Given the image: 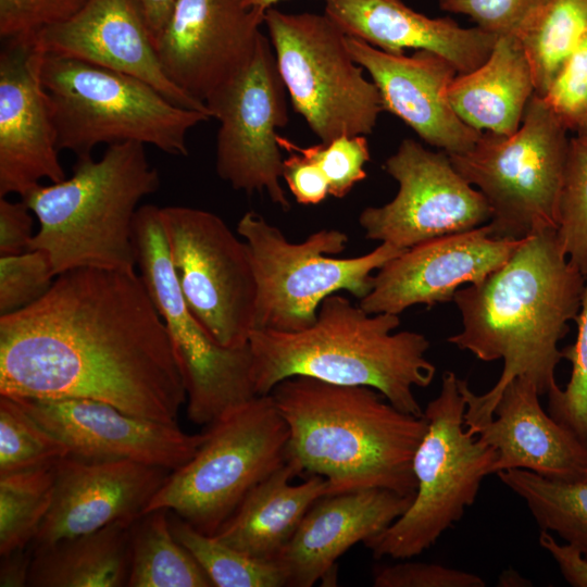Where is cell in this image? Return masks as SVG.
<instances>
[{
  "instance_id": "cell-15",
  "label": "cell",
  "mask_w": 587,
  "mask_h": 587,
  "mask_svg": "<svg viewBox=\"0 0 587 587\" xmlns=\"http://www.w3.org/2000/svg\"><path fill=\"white\" fill-rule=\"evenodd\" d=\"M384 168L398 183V191L388 203L361 212L359 223L367 239L405 250L490 220L486 199L463 178L445 151H432L407 138Z\"/></svg>"
},
{
  "instance_id": "cell-17",
  "label": "cell",
  "mask_w": 587,
  "mask_h": 587,
  "mask_svg": "<svg viewBox=\"0 0 587 587\" xmlns=\"http://www.w3.org/2000/svg\"><path fill=\"white\" fill-rule=\"evenodd\" d=\"M524 239L495 238L487 223L415 245L376 271L359 305L399 315L412 305L453 301L462 286L480 283L503 265Z\"/></svg>"
},
{
  "instance_id": "cell-34",
  "label": "cell",
  "mask_w": 587,
  "mask_h": 587,
  "mask_svg": "<svg viewBox=\"0 0 587 587\" xmlns=\"http://www.w3.org/2000/svg\"><path fill=\"white\" fill-rule=\"evenodd\" d=\"M67 455L66 445L17 399L0 395V475L54 465Z\"/></svg>"
},
{
  "instance_id": "cell-42",
  "label": "cell",
  "mask_w": 587,
  "mask_h": 587,
  "mask_svg": "<svg viewBox=\"0 0 587 587\" xmlns=\"http://www.w3.org/2000/svg\"><path fill=\"white\" fill-rule=\"evenodd\" d=\"M375 587H485L474 573L435 563L402 562L378 567L373 575Z\"/></svg>"
},
{
  "instance_id": "cell-41",
  "label": "cell",
  "mask_w": 587,
  "mask_h": 587,
  "mask_svg": "<svg viewBox=\"0 0 587 587\" xmlns=\"http://www.w3.org/2000/svg\"><path fill=\"white\" fill-rule=\"evenodd\" d=\"M88 1L0 0L1 39H32L40 29L70 18Z\"/></svg>"
},
{
  "instance_id": "cell-13",
  "label": "cell",
  "mask_w": 587,
  "mask_h": 587,
  "mask_svg": "<svg viewBox=\"0 0 587 587\" xmlns=\"http://www.w3.org/2000/svg\"><path fill=\"white\" fill-rule=\"evenodd\" d=\"M160 213L173 270L190 312L220 346H247L257 304L247 243L212 212L168 205Z\"/></svg>"
},
{
  "instance_id": "cell-1",
  "label": "cell",
  "mask_w": 587,
  "mask_h": 587,
  "mask_svg": "<svg viewBox=\"0 0 587 587\" xmlns=\"http://www.w3.org/2000/svg\"><path fill=\"white\" fill-rule=\"evenodd\" d=\"M0 395L90 399L174 424L187 396L165 324L137 273L59 274L0 316Z\"/></svg>"
},
{
  "instance_id": "cell-44",
  "label": "cell",
  "mask_w": 587,
  "mask_h": 587,
  "mask_svg": "<svg viewBox=\"0 0 587 587\" xmlns=\"http://www.w3.org/2000/svg\"><path fill=\"white\" fill-rule=\"evenodd\" d=\"M34 214L27 204L0 197V254H16L29 250L35 236Z\"/></svg>"
},
{
  "instance_id": "cell-18",
  "label": "cell",
  "mask_w": 587,
  "mask_h": 587,
  "mask_svg": "<svg viewBox=\"0 0 587 587\" xmlns=\"http://www.w3.org/2000/svg\"><path fill=\"white\" fill-rule=\"evenodd\" d=\"M13 398L82 459L130 460L175 471L205 438V433L190 435L176 423L133 415L102 401Z\"/></svg>"
},
{
  "instance_id": "cell-45",
  "label": "cell",
  "mask_w": 587,
  "mask_h": 587,
  "mask_svg": "<svg viewBox=\"0 0 587 587\" xmlns=\"http://www.w3.org/2000/svg\"><path fill=\"white\" fill-rule=\"evenodd\" d=\"M538 542L555 561L563 578L570 585L587 587V557L570 544H560L547 530H540Z\"/></svg>"
},
{
  "instance_id": "cell-49",
  "label": "cell",
  "mask_w": 587,
  "mask_h": 587,
  "mask_svg": "<svg viewBox=\"0 0 587 587\" xmlns=\"http://www.w3.org/2000/svg\"><path fill=\"white\" fill-rule=\"evenodd\" d=\"M575 135L587 137V121H586L585 125L580 128V130L578 133H576Z\"/></svg>"
},
{
  "instance_id": "cell-22",
  "label": "cell",
  "mask_w": 587,
  "mask_h": 587,
  "mask_svg": "<svg viewBox=\"0 0 587 587\" xmlns=\"http://www.w3.org/2000/svg\"><path fill=\"white\" fill-rule=\"evenodd\" d=\"M346 41L378 88L385 111L402 120L423 141L457 154L480 138L483 133L466 125L449 101V88L459 73L447 59L427 50L392 54L349 36Z\"/></svg>"
},
{
  "instance_id": "cell-23",
  "label": "cell",
  "mask_w": 587,
  "mask_h": 587,
  "mask_svg": "<svg viewBox=\"0 0 587 587\" xmlns=\"http://www.w3.org/2000/svg\"><path fill=\"white\" fill-rule=\"evenodd\" d=\"M413 499L382 488L317 499L275 560L284 572L286 587L330 583L337 560L353 545L382 533L409 509Z\"/></svg>"
},
{
  "instance_id": "cell-7",
  "label": "cell",
  "mask_w": 587,
  "mask_h": 587,
  "mask_svg": "<svg viewBox=\"0 0 587 587\" xmlns=\"http://www.w3.org/2000/svg\"><path fill=\"white\" fill-rule=\"evenodd\" d=\"M465 410L461 378L448 371L424 410L427 428L413 458L414 499L399 519L364 542L374 558L421 554L475 502L498 453L466 429Z\"/></svg>"
},
{
  "instance_id": "cell-36",
  "label": "cell",
  "mask_w": 587,
  "mask_h": 587,
  "mask_svg": "<svg viewBox=\"0 0 587 587\" xmlns=\"http://www.w3.org/2000/svg\"><path fill=\"white\" fill-rule=\"evenodd\" d=\"M575 322L576 340L562 349L563 358L571 362V376L563 389L558 386L547 395L548 411L587 446V276Z\"/></svg>"
},
{
  "instance_id": "cell-6",
  "label": "cell",
  "mask_w": 587,
  "mask_h": 587,
  "mask_svg": "<svg viewBox=\"0 0 587 587\" xmlns=\"http://www.w3.org/2000/svg\"><path fill=\"white\" fill-rule=\"evenodd\" d=\"M40 78L57 146L77 159L90 158L99 145L128 141L187 157L188 133L211 118L137 77L68 57L42 52Z\"/></svg>"
},
{
  "instance_id": "cell-31",
  "label": "cell",
  "mask_w": 587,
  "mask_h": 587,
  "mask_svg": "<svg viewBox=\"0 0 587 587\" xmlns=\"http://www.w3.org/2000/svg\"><path fill=\"white\" fill-rule=\"evenodd\" d=\"M587 33V0H548L519 38L529 62L535 93L544 97Z\"/></svg>"
},
{
  "instance_id": "cell-29",
  "label": "cell",
  "mask_w": 587,
  "mask_h": 587,
  "mask_svg": "<svg viewBox=\"0 0 587 587\" xmlns=\"http://www.w3.org/2000/svg\"><path fill=\"white\" fill-rule=\"evenodd\" d=\"M211 586L202 567L174 537L167 509L143 513L132 523L127 587Z\"/></svg>"
},
{
  "instance_id": "cell-20",
  "label": "cell",
  "mask_w": 587,
  "mask_h": 587,
  "mask_svg": "<svg viewBox=\"0 0 587 587\" xmlns=\"http://www.w3.org/2000/svg\"><path fill=\"white\" fill-rule=\"evenodd\" d=\"M172 471L130 460H87L67 455L55 464L51 507L32 549L101 529L133 523Z\"/></svg>"
},
{
  "instance_id": "cell-12",
  "label": "cell",
  "mask_w": 587,
  "mask_h": 587,
  "mask_svg": "<svg viewBox=\"0 0 587 587\" xmlns=\"http://www.w3.org/2000/svg\"><path fill=\"white\" fill-rule=\"evenodd\" d=\"M161 208L140 205L134 241L140 277L168 333L187 396V415L210 425L258 396L249 344L225 348L215 342L190 312L171 262Z\"/></svg>"
},
{
  "instance_id": "cell-16",
  "label": "cell",
  "mask_w": 587,
  "mask_h": 587,
  "mask_svg": "<svg viewBox=\"0 0 587 587\" xmlns=\"http://www.w3.org/2000/svg\"><path fill=\"white\" fill-rule=\"evenodd\" d=\"M265 11L243 0H177L154 43L167 78L207 107L252 61Z\"/></svg>"
},
{
  "instance_id": "cell-19",
  "label": "cell",
  "mask_w": 587,
  "mask_h": 587,
  "mask_svg": "<svg viewBox=\"0 0 587 587\" xmlns=\"http://www.w3.org/2000/svg\"><path fill=\"white\" fill-rule=\"evenodd\" d=\"M33 39L3 40L0 52V197L23 198L42 179L66 178Z\"/></svg>"
},
{
  "instance_id": "cell-35",
  "label": "cell",
  "mask_w": 587,
  "mask_h": 587,
  "mask_svg": "<svg viewBox=\"0 0 587 587\" xmlns=\"http://www.w3.org/2000/svg\"><path fill=\"white\" fill-rule=\"evenodd\" d=\"M558 236L570 262L587 276V137H570Z\"/></svg>"
},
{
  "instance_id": "cell-33",
  "label": "cell",
  "mask_w": 587,
  "mask_h": 587,
  "mask_svg": "<svg viewBox=\"0 0 587 587\" xmlns=\"http://www.w3.org/2000/svg\"><path fill=\"white\" fill-rule=\"evenodd\" d=\"M174 537L190 552L215 587H286L276 561L254 559L199 532L170 511Z\"/></svg>"
},
{
  "instance_id": "cell-46",
  "label": "cell",
  "mask_w": 587,
  "mask_h": 587,
  "mask_svg": "<svg viewBox=\"0 0 587 587\" xmlns=\"http://www.w3.org/2000/svg\"><path fill=\"white\" fill-rule=\"evenodd\" d=\"M32 558L30 547L1 557L0 586H27Z\"/></svg>"
},
{
  "instance_id": "cell-30",
  "label": "cell",
  "mask_w": 587,
  "mask_h": 587,
  "mask_svg": "<svg viewBox=\"0 0 587 587\" xmlns=\"http://www.w3.org/2000/svg\"><path fill=\"white\" fill-rule=\"evenodd\" d=\"M497 475L525 502L541 530L555 533L587 557V480H554L525 470Z\"/></svg>"
},
{
  "instance_id": "cell-47",
  "label": "cell",
  "mask_w": 587,
  "mask_h": 587,
  "mask_svg": "<svg viewBox=\"0 0 587 587\" xmlns=\"http://www.w3.org/2000/svg\"><path fill=\"white\" fill-rule=\"evenodd\" d=\"M138 2L155 43L177 0H138Z\"/></svg>"
},
{
  "instance_id": "cell-24",
  "label": "cell",
  "mask_w": 587,
  "mask_h": 587,
  "mask_svg": "<svg viewBox=\"0 0 587 587\" xmlns=\"http://www.w3.org/2000/svg\"><path fill=\"white\" fill-rule=\"evenodd\" d=\"M537 387L527 377L502 390L492 419L470 430L496 449L491 474L525 470L549 479L587 480V446L542 409Z\"/></svg>"
},
{
  "instance_id": "cell-11",
  "label": "cell",
  "mask_w": 587,
  "mask_h": 587,
  "mask_svg": "<svg viewBox=\"0 0 587 587\" xmlns=\"http://www.w3.org/2000/svg\"><path fill=\"white\" fill-rule=\"evenodd\" d=\"M264 24L291 104L320 140L372 134L383 99L352 58L347 35L324 13L271 7Z\"/></svg>"
},
{
  "instance_id": "cell-2",
  "label": "cell",
  "mask_w": 587,
  "mask_h": 587,
  "mask_svg": "<svg viewBox=\"0 0 587 587\" xmlns=\"http://www.w3.org/2000/svg\"><path fill=\"white\" fill-rule=\"evenodd\" d=\"M585 282L557 229H546L525 238L484 280L455 292L462 329L448 341L482 361H503L499 379L485 394L476 395L461 379L467 429L492 419L503 388L516 377L532 380L540 396L558 387L559 344L577 316Z\"/></svg>"
},
{
  "instance_id": "cell-48",
  "label": "cell",
  "mask_w": 587,
  "mask_h": 587,
  "mask_svg": "<svg viewBox=\"0 0 587 587\" xmlns=\"http://www.w3.org/2000/svg\"><path fill=\"white\" fill-rule=\"evenodd\" d=\"M279 1L282 0H243V3L248 8H259L266 10Z\"/></svg>"
},
{
  "instance_id": "cell-25",
  "label": "cell",
  "mask_w": 587,
  "mask_h": 587,
  "mask_svg": "<svg viewBox=\"0 0 587 587\" xmlns=\"http://www.w3.org/2000/svg\"><path fill=\"white\" fill-rule=\"evenodd\" d=\"M324 14L349 37L388 53L427 50L447 59L459 74L480 66L498 36L464 28L449 17H428L401 0H325Z\"/></svg>"
},
{
  "instance_id": "cell-27",
  "label": "cell",
  "mask_w": 587,
  "mask_h": 587,
  "mask_svg": "<svg viewBox=\"0 0 587 587\" xmlns=\"http://www.w3.org/2000/svg\"><path fill=\"white\" fill-rule=\"evenodd\" d=\"M534 95L529 62L512 36L498 37L487 60L469 73L458 74L449 88V101L466 125L505 136L519 129Z\"/></svg>"
},
{
  "instance_id": "cell-8",
  "label": "cell",
  "mask_w": 587,
  "mask_h": 587,
  "mask_svg": "<svg viewBox=\"0 0 587 587\" xmlns=\"http://www.w3.org/2000/svg\"><path fill=\"white\" fill-rule=\"evenodd\" d=\"M209 426L195 455L170 473L143 513L167 509L213 536L248 492L287 462L289 432L270 394Z\"/></svg>"
},
{
  "instance_id": "cell-21",
  "label": "cell",
  "mask_w": 587,
  "mask_h": 587,
  "mask_svg": "<svg viewBox=\"0 0 587 587\" xmlns=\"http://www.w3.org/2000/svg\"><path fill=\"white\" fill-rule=\"evenodd\" d=\"M43 53L73 58L137 77L172 102L210 114L166 76L138 0H89L70 18L32 38Z\"/></svg>"
},
{
  "instance_id": "cell-5",
  "label": "cell",
  "mask_w": 587,
  "mask_h": 587,
  "mask_svg": "<svg viewBox=\"0 0 587 587\" xmlns=\"http://www.w3.org/2000/svg\"><path fill=\"white\" fill-rule=\"evenodd\" d=\"M159 187L142 143H115L99 160L77 159L71 177L22 198L39 223L29 250L45 251L57 276L80 267L136 273L135 217Z\"/></svg>"
},
{
  "instance_id": "cell-9",
  "label": "cell",
  "mask_w": 587,
  "mask_h": 587,
  "mask_svg": "<svg viewBox=\"0 0 587 587\" xmlns=\"http://www.w3.org/2000/svg\"><path fill=\"white\" fill-rule=\"evenodd\" d=\"M237 233L249 249L257 282L254 329L298 332L312 326L325 298L346 290L361 300L373 287L374 275L404 250L380 242L355 258H333L348 243L346 233L321 229L301 242L257 212H246Z\"/></svg>"
},
{
  "instance_id": "cell-3",
  "label": "cell",
  "mask_w": 587,
  "mask_h": 587,
  "mask_svg": "<svg viewBox=\"0 0 587 587\" xmlns=\"http://www.w3.org/2000/svg\"><path fill=\"white\" fill-rule=\"evenodd\" d=\"M288 426L287 460L327 479L330 495L382 488L415 496L414 453L427 419L405 413L379 391L308 376L270 392Z\"/></svg>"
},
{
  "instance_id": "cell-4",
  "label": "cell",
  "mask_w": 587,
  "mask_h": 587,
  "mask_svg": "<svg viewBox=\"0 0 587 587\" xmlns=\"http://www.w3.org/2000/svg\"><path fill=\"white\" fill-rule=\"evenodd\" d=\"M399 325L397 314L369 313L334 294L305 329H253L248 344L255 394L268 395L288 377L308 376L374 388L397 409L422 416L414 388L429 386L436 366L426 358L428 339L416 332H395Z\"/></svg>"
},
{
  "instance_id": "cell-39",
  "label": "cell",
  "mask_w": 587,
  "mask_h": 587,
  "mask_svg": "<svg viewBox=\"0 0 587 587\" xmlns=\"http://www.w3.org/2000/svg\"><path fill=\"white\" fill-rule=\"evenodd\" d=\"M565 128L576 134L587 121V33L541 97Z\"/></svg>"
},
{
  "instance_id": "cell-37",
  "label": "cell",
  "mask_w": 587,
  "mask_h": 587,
  "mask_svg": "<svg viewBox=\"0 0 587 587\" xmlns=\"http://www.w3.org/2000/svg\"><path fill=\"white\" fill-rule=\"evenodd\" d=\"M280 149H292L313 161L325 175L329 196L346 197L355 184L366 177L365 164L370 161L366 136H340L310 147H300L286 137L277 136Z\"/></svg>"
},
{
  "instance_id": "cell-38",
  "label": "cell",
  "mask_w": 587,
  "mask_h": 587,
  "mask_svg": "<svg viewBox=\"0 0 587 587\" xmlns=\"http://www.w3.org/2000/svg\"><path fill=\"white\" fill-rule=\"evenodd\" d=\"M57 275L48 254L30 249L0 257V316L23 310L51 288Z\"/></svg>"
},
{
  "instance_id": "cell-43",
  "label": "cell",
  "mask_w": 587,
  "mask_h": 587,
  "mask_svg": "<svg viewBox=\"0 0 587 587\" xmlns=\"http://www.w3.org/2000/svg\"><path fill=\"white\" fill-rule=\"evenodd\" d=\"M288 157L283 161L282 178L300 204H319L329 196L327 179L311 160L292 149H283Z\"/></svg>"
},
{
  "instance_id": "cell-10",
  "label": "cell",
  "mask_w": 587,
  "mask_h": 587,
  "mask_svg": "<svg viewBox=\"0 0 587 587\" xmlns=\"http://www.w3.org/2000/svg\"><path fill=\"white\" fill-rule=\"evenodd\" d=\"M570 132L536 93L512 135L483 133L463 153L449 154L486 199L491 235L521 240L558 229Z\"/></svg>"
},
{
  "instance_id": "cell-32",
  "label": "cell",
  "mask_w": 587,
  "mask_h": 587,
  "mask_svg": "<svg viewBox=\"0 0 587 587\" xmlns=\"http://www.w3.org/2000/svg\"><path fill=\"white\" fill-rule=\"evenodd\" d=\"M55 464L0 475V555L28 548L53 499Z\"/></svg>"
},
{
  "instance_id": "cell-28",
  "label": "cell",
  "mask_w": 587,
  "mask_h": 587,
  "mask_svg": "<svg viewBox=\"0 0 587 587\" xmlns=\"http://www.w3.org/2000/svg\"><path fill=\"white\" fill-rule=\"evenodd\" d=\"M130 525L101 529L32 549L27 586L122 587L130 566Z\"/></svg>"
},
{
  "instance_id": "cell-14",
  "label": "cell",
  "mask_w": 587,
  "mask_h": 587,
  "mask_svg": "<svg viewBox=\"0 0 587 587\" xmlns=\"http://www.w3.org/2000/svg\"><path fill=\"white\" fill-rule=\"evenodd\" d=\"M286 87L270 38L263 35L248 67L207 107L220 123L216 172L234 189L265 192L283 210L290 202L282 186V149L277 129L286 126Z\"/></svg>"
},
{
  "instance_id": "cell-40",
  "label": "cell",
  "mask_w": 587,
  "mask_h": 587,
  "mask_svg": "<svg viewBox=\"0 0 587 587\" xmlns=\"http://www.w3.org/2000/svg\"><path fill=\"white\" fill-rule=\"evenodd\" d=\"M548 0H438L440 9L471 17L498 37L520 38Z\"/></svg>"
},
{
  "instance_id": "cell-26",
  "label": "cell",
  "mask_w": 587,
  "mask_h": 587,
  "mask_svg": "<svg viewBox=\"0 0 587 587\" xmlns=\"http://www.w3.org/2000/svg\"><path fill=\"white\" fill-rule=\"evenodd\" d=\"M298 475L299 469L287 460L248 492L213 536L254 559L275 561L311 505L330 495L326 478L311 475L291 484Z\"/></svg>"
}]
</instances>
